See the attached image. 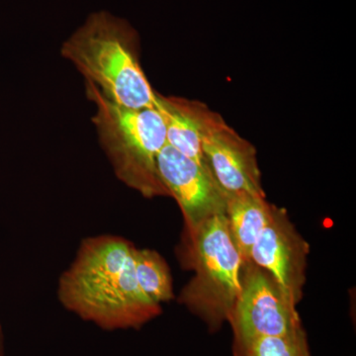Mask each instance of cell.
Masks as SVG:
<instances>
[{
	"instance_id": "cell-1",
	"label": "cell",
	"mask_w": 356,
	"mask_h": 356,
	"mask_svg": "<svg viewBox=\"0 0 356 356\" xmlns=\"http://www.w3.org/2000/svg\"><path fill=\"white\" fill-rule=\"evenodd\" d=\"M133 245L117 238L84 245L60 281L65 307L105 330L138 329L161 313L136 277Z\"/></svg>"
},
{
	"instance_id": "cell-2",
	"label": "cell",
	"mask_w": 356,
	"mask_h": 356,
	"mask_svg": "<svg viewBox=\"0 0 356 356\" xmlns=\"http://www.w3.org/2000/svg\"><path fill=\"white\" fill-rule=\"evenodd\" d=\"M62 55L110 102L130 109L154 107L156 91L140 67L138 35L127 21L107 11L91 14L63 44Z\"/></svg>"
},
{
	"instance_id": "cell-3",
	"label": "cell",
	"mask_w": 356,
	"mask_h": 356,
	"mask_svg": "<svg viewBox=\"0 0 356 356\" xmlns=\"http://www.w3.org/2000/svg\"><path fill=\"white\" fill-rule=\"evenodd\" d=\"M100 142L118 177L147 198L170 196L159 175L158 158L166 145L165 126L156 108L130 109L110 102L86 81Z\"/></svg>"
},
{
	"instance_id": "cell-4",
	"label": "cell",
	"mask_w": 356,
	"mask_h": 356,
	"mask_svg": "<svg viewBox=\"0 0 356 356\" xmlns=\"http://www.w3.org/2000/svg\"><path fill=\"white\" fill-rule=\"evenodd\" d=\"M187 234L194 276L181 301L211 331H218L228 322L240 294L245 261L229 235L226 215L211 218Z\"/></svg>"
},
{
	"instance_id": "cell-5",
	"label": "cell",
	"mask_w": 356,
	"mask_h": 356,
	"mask_svg": "<svg viewBox=\"0 0 356 356\" xmlns=\"http://www.w3.org/2000/svg\"><path fill=\"white\" fill-rule=\"evenodd\" d=\"M228 322L234 339L287 336L304 329L296 304L252 261L245 262L240 294Z\"/></svg>"
},
{
	"instance_id": "cell-6",
	"label": "cell",
	"mask_w": 356,
	"mask_h": 356,
	"mask_svg": "<svg viewBox=\"0 0 356 356\" xmlns=\"http://www.w3.org/2000/svg\"><path fill=\"white\" fill-rule=\"evenodd\" d=\"M202 149L206 163L227 199L243 193L266 197L254 145L211 109L204 122Z\"/></svg>"
},
{
	"instance_id": "cell-7",
	"label": "cell",
	"mask_w": 356,
	"mask_h": 356,
	"mask_svg": "<svg viewBox=\"0 0 356 356\" xmlns=\"http://www.w3.org/2000/svg\"><path fill=\"white\" fill-rule=\"evenodd\" d=\"M158 168L170 196L181 209L187 232L211 218L226 215L228 199L209 168L168 144L159 154Z\"/></svg>"
},
{
	"instance_id": "cell-8",
	"label": "cell",
	"mask_w": 356,
	"mask_h": 356,
	"mask_svg": "<svg viewBox=\"0 0 356 356\" xmlns=\"http://www.w3.org/2000/svg\"><path fill=\"white\" fill-rule=\"evenodd\" d=\"M310 245L284 208L273 206L270 218L252 248L250 261L266 269L296 305L303 297Z\"/></svg>"
},
{
	"instance_id": "cell-9",
	"label": "cell",
	"mask_w": 356,
	"mask_h": 356,
	"mask_svg": "<svg viewBox=\"0 0 356 356\" xmlns=\"http://www.w3.org/2000/svg\"><path fill=\"white\" fill-rule=\"evenodd\" d=\"M154 106L165 123L166 144L208 168L202 149V130L209 107L195 100L156 92Z\"/></svg>"
},
{
	"instance_id": "cell-10",
	"label": "cell",
	"mask_w": 356,
	"mask_h": 356,
	"mask_svg": "<svg viewBox=\"0 0 356 356\" xmlns=\"http://www.w3.org/2000/svg\"><path fill=\"white\" fill-rule=\"evenodd\" d=\"M273 206L266 197L252 194L228 198L226 219L229 233L243 261H250L252 248L268 222Z\"/></svg>"
},
{
	"instance_id": "cell-11",
	"label": "cell",
	"mask_w": 356,
	"mask_h": 356,
	"mask_svg": "<svg viewBox=\"0 0 356 356\" xmlns=\"http://www.w3.org/2000/svg\"><path fill=\"white\" fill-rule=\"evenodd\" d=\"M133 261L139 286L147 298L161 306L173 298L170 268L163 257L151 250L133 248Z\"/></svg>"
},
{
	"instance_id": "cell-12",
	"label": "cell",
	"mask_w": 356,
	"mask_h": 356,
	"mask_svg": "<svg viewBox=\"0 0 356 356\" xmlns=\"http://www.w3.org/2000/svg\"><path fill=\"white\" fill-rule=\"evenodd\" d=\"M234 356H311L305 329L280 337L234 339Z\"/></svg>"
},
{
	"instance_id": "cell-13",
	"label": "cell",
	"mask_w": 356,
	"mask_h": 356,
	"mask_svg": "<svg viewBox=\"0 0 356 356\" xmlns=\"http://www.w3.org/2000/svg\"><path fill=\"white\" fill-rule=\"evenodd\" d=\"M0 356H2V336H1V331H0Z\"/></svg>"
}]
</instances>
